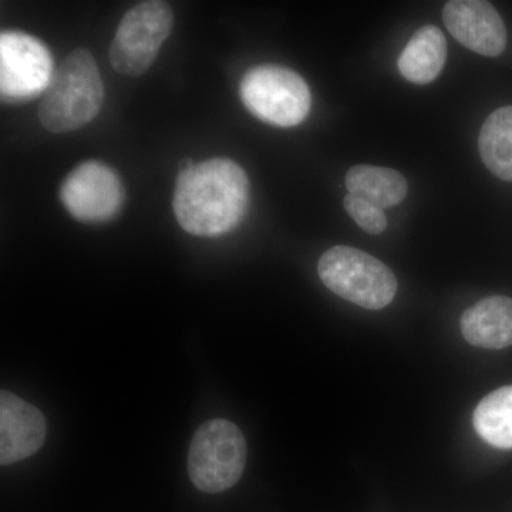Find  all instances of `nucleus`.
Masks as SVG:
<instances>
[{
    "label": "nucleus",
    "mask_w": 512,
    "mask_h": 512,
    "mask_svg": "<svg viewBox=\"0 0 512 512\" xmlns=\"http://www.w3.org/2000/svg\"><path fill=\"white\" fill-rule=\"evenodd\" d=\"M249 181L241 165L215 157L178 174L174 214L195 237H221L238 227L247 214Z\"/></svg>",
    "instance_id": "f257e3e1"
},
{
    "label": "nucleus",
    "mask_w": 512,
    "mask_h": 512,
    "mask_svg": "<svg viewBox=\"0 0 512 512\" xmlns=\"http://www.w3.org/2000/svg\"><path fill=\"white\" fill-rule=\"evenodd\" d=\"M103 100L104 84L92 53L73 50L43 93L40 123L52 133H69L96 119Z\"/></svg>",
    "instance_id": "f03ea898"
},
{
    "label": "nucleus",
    "mask_w": 512,
    "mask_h": 512,
    "mask_svg": "<svg viewBox=\"0 0 512 512\" xmlns=\"http://www.w3.org/2000/svg\"><path fill=\"white\" fill-rule=\"evenodd\" d=\"M318 274L330 291L370 311L386 308L396 296V276L389 266L357 248H330L319 259Z\"/></svg>",
    "instance_id": "7ed1b4c3"
},
{
    "label": "nucleus",
    "mask_w": 512,
    "mask_h": 512,
    "mask_svg": "<svg viewBox=\"0 0 512 512\" xmlns=\"http://www.w3.org/2000/svg\"><path fill=\"white\" fill-rule=\"evenodd\" d=\"M242 103L256 119L276 127H295L308 117L312 94L298 73L284 66L262 64L244 74Z\"/></svg>",
    "instance_id": "20e7f679"
},
{
    "label": "nucleus",
    "mask_w": 512,
    "mask_h": 512,
    "mask_svg": "<svg viewBox=\"0 0 512 512\" xmlns=\"http://www.w3.org/2000/svg\"><path fill=\"white\" fill-rule=\"evenodd\" d=\"M247 463L244 434L228 420L202 424L192 437L188 474L200 491L218 494L238 483Z\"/></svg>",
    "instance_id": "39448f33"
},
{
    "label": "nucleus",
    "mask_w": 512,
    "mask_h": 512,
    "mask_svg": "<svg viewBox=\"0 0 512 512\" xmlns=\"http://www.w3.org/2000/svg\"><path fill=\"white\" fill-rule=\"evenodd\" d=\"M174 25L171 6L150 0L128 10L110 46V62L124 76H141L154 63Z\"/></svg>",
    "instance_id": "423d86ee"
},
{
    "label": "nucleus",
    "mask_w": 512,
    "mask_h": 512,
    "mask_svg": "<svg viewBox=\"0 0 512 512\" xmlns=\"http://www.w3.org/2000/svg\"><path fill=\"white\" fill-rule=\"evenodd\" d=\"M55 74L53 56L45 43L19 30L0 35V96L18 104L43 96Z\"/></svg>",
    "instance_id": "0eeeda50"
},
{
    "label": "nucleus",
    "mask_w": 512,
    "mask_h": 512,
    "mask_svg": "<svg viewBox=\"0 0 512 512\" xmlns=\"http://www.w3.org/2000/svg\"><path fill=\"white\" fill-rule=\"evenodd\" d=\"M60 200L69 214L86 224L116 217L123 207L124 187L119 175L101 161H86L67 175Z\"/></svg>",
    "instance_id": "6e6552de"
},
{
    "label": "nucleus",
    "mask_w": 512,
    "mask_h": 512,
    "mask_svg": "<svg viewBox=\"0 0 512 512\" xmlns=\"http://www.w3.org/2000/svg\"><path fill=\"white\" fill-rule=\"evenodd\" d=\"M443 22L454 39L478 55L497 57L507 47V29L490 2L451 0L444 6Z\"/></svg>",
    "instance_id": "1a4fd4ad"
},
{
    "label": "nucleus",
    "mask_w": 512,
    "mask_h": 512,
    "mask_svg": "<svg viewBox=\"0 0 512 512\" xmlns=\"http://www.w3.org/2000/svg\"><path fill=\"white\" fill-rule=\"evenodd\" d=\"M46 420L37 407L15 394L0 393V463L25 460L45 443Z\"/></svg>",
    "instance_id": "9d476101"
},
{
    "label": "nucleus",
    "mask_w": 512,
    "mask_h": 512,
    "mask_svg": "<svg viewBox=\"0 0 512 512\" xmlns=\"http://www.w3.org/2000/svg\"><path fill=\"white\" fill-rule=\"evenodd\" d=\"M461 332L470 345L505 349L512 345V299L490 296L461 316Z\"/></svg>",
    "instance_id": "9b49d317"
},
{
    "label": "nucleus",
    "mask_w": 512,
    "mask_h": 512,
    "mask_svg": "<svg viewBox=\"0 0 512 512\" xmlns=\"http://www.w3.org/2000/svg\"><path fill=\"white\" fill-rule=\"evenodd\" d=\"M446 59V37L437 26L427 25L414 33L397 66L410 83L429 84L439 77Z\"/></svg>",
    "instance_id": "f8f14e48"
},
{
    "label": "nucleus",
    "mask_w": 512,
    "mask_h": 512,
    "mask_svg": "<svg viewBox=\"0 0 512 512\" xmlns=\"http://www.w3.org/2000/svg\"><path fill=\"white\" fill-rule=\"evenodd\" d=\"M348 194L386 210L406 200L407 181L399 171L375 165H355L346 175Z\"/></svg>",
    "instance_id": "ddd939ff"
},
{
    "label": "nucleus",
    "mask_w": 512,
    "mask_h": 512,
    "mask_svg": "<svg viewBox=\"0 0 512 512\" xmlns=\"http://www.w3.org/2000/svg\"><path fill=\"white\" fill-rule=\"evenodd\" d=\"M478 150L485 167L504 181H512V106L490 114L481 127Z\"/></svg>",
    "instance_id": "4468645a"
},
{
    "label": "nucleus",
    "mask_w": 512,
    "mask_h": 512,
    "mask_svg": "<svg viewBox=\"0 0 512 512\" xmlns=\"http://www.w3.org/2000/svg\"><path fill=\"white\" fill-rule=\"evenodd\" d=\"M478 436L501 450L512 448V386L501 387L485 396L473 416Z\"/></svg>",
    "instance_id": "2eb2a0df"
},
{
    "label": "nucleus",
    "mask_w": 512,
    "mask_h": 512,
    "mask_svg": "<svg viewBox=\"0 0 512 512\" xmlns=\"http://www.w3.org/2000/svg\"><path fill=\"white\" fill-rule=\"evenodd\" d=\"M343 205H345V210L353 218V221L367 234H383L384 229L387 228L386 214H384L382 208L377 207L372 202L348 194L345 201H343Z\"/></svg>",
    "instance_id": "dca6fc26"
}]
</instances>
